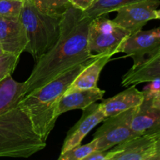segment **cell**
Here are the masks:
<instances>
[{
  "label": "cell",
  "mask_w": 160,
  "mask_h": 160,
  "mask_svg": "<svg viewBox=\"0 0 160 160\" xmlns=\"http://www.w3.org/2000/svg\"><path fill=\"white\" fill-rule=\"evenodd\" d=\"M20 56L4 53L0 55V82L6 77L12 75L19 62Z\"/></svg>",
  "instance_id": "obj_22"
},
{
  "label": "cell",
  "mask_w": 160,
  "mask_h": 160,
  "mask_svg": "<svg viewBox=\"0 0 160 160\" xmlns=\"http://www.w3.org/2000/svg\"><path fill=\"white\" fill-rule=\"evenodd\" d=\"M144 96V92L139 91L136 85H131L123 92L103 100L100 105L106 117H109L138 107L143 101Z\"/></svg>",
  "instance_id": "obj_15"
},
{
  "label": "cell",
  "mask_w": 160,
  "mask_h": 160,
  "mask_svg": "<svg viewBox=\"0 0 160 160\" xmlns=\"http://www.w3.org/2000/svg\"><path fill=\"white\" fill-rule=\"evenodd\" d=\"M97 150V142L95 139L85 145H78L74 148L60 153L59 160H84L88 156Z\"/></svg>",
  "instance_id": "obj_19"
},
{
  "label": "cell",
  "mask_w": 160,
  "mask_h": 160,
  "mask_svg": "<svg viewBox=\"0 0 160 160\" xmlns=\"http://www.w3.org/2000/svg\"><path fill=\"white\" fill-rule=\"evenodd\" d=\"M156 19L160 20V9H156Z\"/></svg>",
  "instance_id": "obj_27"
},
{
  "label": "cell",
  "mask_w": 160,
  "mask_h": 160,
  "mask_svg": "<svg viewBox=\"0 0 160 160\" xmlns=\"http://www.w3.org/2000/svg\"><path fill=\"white\" fill-rule=\"evenodd\" d=\"M152 103L155 106L160 108V89L154 92L152 98Z\"/></svg>",
  "instance_id": "obj_26"
},
{
  "label": "cell",
  "mask_w": 160,
  "mask_h": 160,
  "mask_svg": "<svg viewBox=\"0 0 160 160\" xmlns=\"http://www.w3.org/2000/svg\"><path fill=\"white\" fill-rule=\"evenodd\" d=\"M106 91L98 87L64 93L58 104L57 116L75 109H85L92 103L102 99Z\"/></svg>",
  "instance_id": "obj_16"
},
{
  "label": "cell",
  "mask_w": 160,
  "mask_h": 160,
  "mask_svg": "<svg viewBox=\"0 0 160 160\" xmlns=\"http://www.w3.org/2000/svg\"><path fill=\"white\" fill-rule=\"evenodd\" d=\"M144 0H96L89 9L83 12V15L94 19L97 17L107 15L118 10L120 8Z\"/></svg>",
  "instance_id": "obj_18"
},
{
  "label": "cell",
  "mask_w": 160,
  "mask_h": 160,
  "mask_svg": "<svg viewBox=\"0 0 160 160\" xmlns=\"http://www.w3.org/2000/svg\"><path fill=\"white\" fill-rule=\"evenodd\" d=\"M45 146L19 105L0 113V157L29 158Z\"/></svg>",
  "instance_id": "obj_3"
},
{
  "label": "cell",
  "mask_w": 160,
  "mask_h": 160,
  "mask_svg": "<svg viewBox=\"0 0 160 160\" xmlns=\"http://www.w3.org/2000/svg\"><path fill=\"white\" fill-rule=\"evenodd\" d=\"M91 59L69 69L42 87L26 95L19 102V106L30 119L34 131L45 142L59 117L57 107L61 97Z\"/></svg>",
  "instance_id": "obj_2"
},
{
  "label": "cell",
  "mask_w": 160,
  "mask_h": 160,
  "mask_svg": "<svg viewBox=\"0 0 160 160\" xmlns=\"http://www.w3.org/2000/svg\"><path fill=\"white\" fill-rule=\"evenodd\" d=\"M26 84L6 77L0 82V113L18 106L20 100L26 95Z\"/></svg>",
  "instance_id": "obj_17"
},
{
  "label": "cell",
  "mask_w": 160,
  "mask_h": 160,
  "mask_svg": "<svg viewBox=\"0 0 160 160\" xmlns=\"http://www.w3.org/2000/svg\"><path fill=\"white\" fill-rule=\"evenodd\" d=\"M159 6L160 0H144L132 3L120 8L112 20L132 34L142 30L148 21L156 19V10Z\"/></svg>",
  "instance_id": "obj_7"
},
{
  "label": "cell",
  "mask_w": 160,
  "mask_h": 160,
  "mask_svg": "<svg viewBox=\"0 0 160 160\" xmlns=\"http://www.w3.org/2000/svg\"><path fill=\"white\" fill-rule=\"evenodd\" d=\"M96 0H70V4L81 11H85L91 7Z\"/></svg>",
  "instance_id": "obj_23"
},
{
  "label": "cell",
  "mask_w": 160,
  "mask_h": 160,
  "mask_svg": "<svg viewBox=\"0 0 160 160\" xmlns=\"http://www.w3.org/2000/svg\"><path fill=\"white\" fill-rule=\"evenodd\" d=\"M159 89H145L142 102L136 108L131 120V129L138 136L156 138L160 136V108L152 103L154 92Z\"/></svg>",
  "instance_id": "obj_8"
},
{
  "label": "cell",
  "mask_w": 160,
  "mask_h": 160,
  "mask_svg": "<svg viewBox=\"0 0 160 160\" xmlns=\"http://www.w3.org/2000/svg\"><path fill=\"white\" fill-rule=\"evenodd\" d=\"M34 6L42 12L48 14H62L70 0H31Z\"/></svg>",
  "instance_id": "obj_20"
},
{
  "label": "cell",
  "mask_w": 160,
  "mask_h": 160,
  "mask_svg": "<svg viewBox=\"0 0 160 160\" xmlns=\"http://www.w3.org/2000/svg\"><path fill=\"white\" fill-rule=\"evenodd\" d=\"M154 138L137 136L109 149V160H152Z\"/></svg>",
  "instance_id": "obj_11"
},
{
  "label": "cell",
  "mask_w": 160,
  "mask_h": 160,
  "mask_svg": "<svg viewBox=\"0 0 160 160\" xmlns=\"http://www.w3.org/2000/svg\"><path fill=\"white\" fill-rule=\"evenodd\" d=\"M152 160H160V136L155 139L154 153Z\"/></svg>",
  "instance_id": "obj_25"
},
{
  "label": "cell",
  "mask_w": 160,
  "mask_h": 160,
  "mask_svg": "<svg viewBox=\"0 0 160 160\" xmlns=\"http://www.w3.org/2000/svg\"><path fill=\"white\" fill-rule=\"evenodd\" d=\"M131 33L121 28L106 15L92 19L89 24L88 46L92 54H115L120 49Z\"/></svg>",
  "instance_id": "obj_5"
},
{
  "label": "cell",
  "mask_w": 160,
  "mask_h": 160,
  "mask_svg": "<svg viewBox=\"0 0 160 160\" xmlns=\"http://www.w3.org/2000/svg\"><path fill=\"white\" fill-rule=\"evenodd\" d=\"M84 160H109V150L106 151L95 150L89 156H88Z\"/></svg>",
  "instance_id": "obj_24"
},
{
  "label": "cell",
  "mask_w": 160,
  "mask_h": 160,
  "mask_svg": "<svg viewBox=\"0 0 160 160\" xmlns=\"http://www.w3.org/2000/svg\"><path fill=\"white\" fill-rule=\"evenodd\" d=\"M145 82H160V48L139 65L132 67L123 77V87Z\"/></svg>",
  "instance_id": "obj_13"
},
{
  "label": "cell",
  "mask_w": 160,
  "mask_h": 160,
  "mask_svg": "<svg viewBox=\"0 0 160 160\" xmlns=\"http://www.w3.org/2000/svg\"><path fill=\"white\" fill-rule=\"evenodd\" d=\"M136 108L106 117L103 123L94 134L97 142V150L106 151L129 139L137 137L131 129V120Z\"/></svg>",
  "instance_id": "obj_6"
},
{
  "label": "cell",
  "mask_w": 160,
  "mask_h": 160,
  "mask_svg": "<svg viewBox=\"0 0 160 160\" xmlns=\"http://www.w3.org/2000/svg\"><path fill=\"white\" fill-rule=\"evenodd\" d=\"M112 57V55L111 54H95L81 73L76 77L65 93L98 87L97 84L101 72L105 66L111 60Z\"/></svg>",
  "instance_id": "obj_14"
},
{
  "label": "cell",
  "mask_w": 160,
  "mask_h": 160,
  "mask_svg": "<svg viewBox=\"0 0 160 160\" xmlns=\"http://www.w3.org/2000/svg\"><path fill=\"white\" fill-rule=\"evenodd\" d=\"M4 51H3L2 50V47L0 46V55H2V54H4Z\"/></svg>",
  "instance_id": "obj_28"
},
{
  "label": "cell",
  "mask_w": 160,
  "mask_h": 160,
  "mask_svg": "<svg viewBox=\"0 0 160 160\" xmlns=\"http://www.w3.org/2000/svg\"><path fill=\"white\" fill-rule=\"evenodd\" d=\"M159 48L160 27L148 31L140 30L131 34L122 45L120 52L131 56L134 60L133 67H136L144 62L146 56L149 57Z\"/></svg>",
  "instance_id": "obj_9"
},
{
  "label": "cell",
  "mask_w": 160,
  "mask_h": 160,
  "mask_svg": "<svg viewBox=\"0 0 160 160\" xmlns=\"http://www.w3.org/2000/svg\"><path fill=\"white\" fill-rule=\"evenodd\" d=\"M23 6V0H0V17L19 20Z\"/></svg>",
  "instance_id": "obj_21"
},
{
  "label": "cell",
  "mask_w": 160,
  "mask_h": 160,
  "mask_svg": "<svg viewBox=\"0 0 160 160\" xmlns=\"http://www.w3.org/2000/svg\"><path fill=\"white\" fill-rule=\"evenodd\" d=\"M26 31L20 20L0 17V46L5 53L20 56L28 46Z\"/></svg>",
  "instance_id": "obj_12"
},
{
  "label": "cell",
  "mask_w": 160,
  "mask_h": 160,
  "mask_svg": "<svg viewBox=\"0 0 160 160\" xmlns=\"http://www.w3.org/2000/svg\"><path fill=\"white\" fill-rule=\"evenodd\" d=\"M62 14H48L39 10L31 0H23L20 20L26 31L28 46L25 52L35 62L54 45L60 33Z\"/></svg>",
  "instance_id": "obj_4"
},
{
  "label": "cell",
  "mask_w": 160,
  "mask_h": 160,
  "mask_svg": "<svg viewBox=\"0 0 160 160\" xmlns=\"http://www.w3.org/2000/svg\"><path fill=\"white\" fill-rule=\"evenodd\" d=\"M82 110L81 119L67 134L60 153L81 145L88 134L106 118L100 103H92Z\"/></svg>",
  "instance_id": "obj_10"
},
{
  "label": "cell",
  "mask_w": 160,
  "mask_h": 160,
  "mask_svg": "<svg viewBox=\"0 0 160 160\" xmlns=\"http://www.w3.org/2000/svg\"><path fill=\"white\" fill-rule=\"evenodd\" d=\"M92 20L72 5L67 6L62 14L57 41L36 62L25 81L26 95L94 56L88 46V28Z\"/></svg>",
  "instance_id": "obj_1"
}]
</instances>
